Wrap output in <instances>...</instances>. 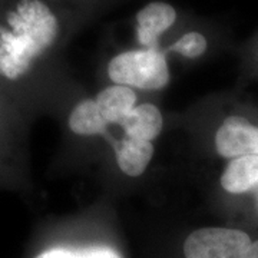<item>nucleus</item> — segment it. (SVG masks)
<instances>
[{"instance_id":"1","label":"nucleus","mask_w":258,"mask_h":258,"mask_svg":"<svg viewBox=\"0 0 258 258\" xmlns=\"http://www.w3.org/2000/svg\"><path fill=\"white\" fill-rule=\"evenodd\" d=\"M8 23L10 30L0 28V75L18 79L53 43L57 20L43 2L22 0L9 13Z\"/></svg>"},{"instance_id":"2","label":"nucleus","mask_w":258,"mask_h":258,"mask_svg":"<svg viewBox=\"0 0 258 258\" xmlns=\"http://www.w3.org/2000/svg\"><path fill=\"white\" fill-rule=\"evenodd\" d=\"M108 74L116 85L139 89H162L169 82L165 56L159 50H131L113 57Z\"/></svg>"},{"instance_id":"3","label":"nucleus","mask_w":258,"mask_h":258,"mask_svg":"<svg viewBox=\"0 0 258 258\" xmlns=\"http://www.w3.org/2000/svg\"><path fill=\"white\" fill-rule=\"evenodd\" d=\"M252 241L244 231L208 227L194 231L184 242L185 258H237Z\"/></svg>"},{"instance_id":"4","label":"nucleus","mask_w":258,"mask_h":258,"mask_svg":"<svg viewBox=\"0 0 258 258\" xmlns=\"http://www.w3.org/2000/svg\"><path fill=\"white\" fill-rule=\"evenodd\" d=\"M215 147L224 158L258 155V128L242 116H230L217 132Z\"/></svg>"},{"instance_id":"5","label":"nucleus","mask_w":258,"mask_h":258,"mask_svg":"<svg viewBox=\"0 0 258 258\" xmlns=\"http://www.w3.org/2000/svg\"><path fill=\"white\" fill-rule=\"evenodd\" d=\"M176 12L172 6L154 2L145 6L137 16L138 40L148 49L158 50V36L174 25Z\"/></svg>"},{"instance_id":"6","label":"nucleus","mask_w":258,"mask_h":258,"mask_svg":"<svg viewBox=\"0 0 258 258\" xmlns=\"http://www.w3.org/2000/svg\"><path fill=\"white\" fill-rule=\"evenodd\" d=\"M135 102H137L135 92L129 86H123V85L109 86L103 89L96 98V105L106 123H119V125L135 108Z\"/></svg>"},{"instance_id":"7","label":"nucleus","mask_w":258,"mask_h":258,"mask_svg":"<svg viewBox=\"0 0 258 258\" xmlns=\"http://www.w3.org/2000/svg\"><path fill=\"white\" fill-rule=\"evenodd\" d=\"M162 125L164 119L161 112L157 106L151 103H142L135 106L120 123L128 138L141 139L148 142L157 138L162 129Z\"/></svg>"},{"instance_id":"8","label":"nucleus","mask_w":258,"mask_h":258,"mask_svg":"<svg viewBox=\"0 0 258 258\" xmlns=\"http://www.w3.org/2000/svg\"><path fill=\"white\" fill-rule=\"evenodd\" d=\"M221 185L232 194L247 192L258 186V155L234 158L221 176Z\"/></svg>"},{"instance_id":"9","label":"nucleus","mask_w":258,"mask_h":258,"mask_svg":"<svg viewBox=\"0 0 258 258\" xmlns=\"http://www.w3.org/2000/svg\"><path fill=\"white\" fill-rule=\"evenodd\" d=\"M154 155V147L148 141L128 138L123 139L116 148V162L129 176L141 175Z\"/></svg>"},{"instance_id":"10","label":"nucleus","mask_w":258,"mask_h":258,"mask_svg":"<svg viewBox=\"0 0 258 258\" xmlns=\"http://www.w3.org/2000/svg\"><path fill=\"white\" fill-rule=\"evenodd\" d=\"M106 120L99 112L96 101L86 99L75 108L69 116V128L78 135H96L106 131Z\"/></svg>"},{"instance_id":"11","label":"nucleus","mask_w":258,"mask_h":258,"mask_svg":"<svg viewBox=\"0 0 258 258\" xmlns=\"http://www.w3.org/2000/svg\"><path fill=\"white\" fill-rule=\"evenodd\" d=\"M35 258H122L116 249L106 245L91 247H55L40 252Z\"/></svg>"},{"instance_id":"12","label":"nucleus","mask_w":258,"mask_h":258,"mask_svg":"<svg viewBox=\"0 0 258 258\" xmlns=\"http://www.w3.org/2000/svg\"><path fill=\"white\" fill-rule=\"evenodd\" d=\"M207 49V40L205 37L198 33V32H189L182 37H179L172 46L169 47V50L176 52L179 55L195 59L198 56H201Z\"/></svg>"},{"instance_id":"13","label":"nucleus","mask_w":258,"mask_h":258,"mask_svg":"<svg viewBox=\"0 0 258 258\" xmlns=\"http://www.w3.org/2000/svg\"><path fill=\"white\" fill-rule=\"evenodd\" d=\"M245 251H247V249H245ZM245 251H244V252H245ZM244 252H242L241 255H238V257H237V258H242V255H244Z\"/></svg>"},{"instance_id":"14","label":"nucleus","mask_w":258,"mask_h":258,"mask_svg":"<svg viewBox=\"0 0 258 258\" xmlns=\"http://www.w3.org/2000/svg\"><path fill=\"white\" fill-rule=\"evenodd\" d=\"M257 188H258V186H257Z\"/></svg>"}]
</instances>
